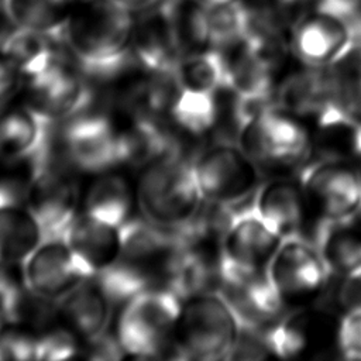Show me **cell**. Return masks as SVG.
Masks as SVG:
<instances>
[{"mask_svg": "<svg viewBox=\"0 0 361 361\" xmlns=\"http://www.w3.org/2000/svg\"><path fill=\"white\" fill-rule=\"evenodd\" d=\"M41 333L34 327L17 322L4 320L0 326V360L34 361L39 360Z\"/></svg>", "mask_w": 361, "mask_h": 361, "instance_id": "836d02e7", "label": "cell"}, {"mask_svg": "<svg viewBox=\"0 0 361 361\" xmlns=\"http://www.w3.org/2000/svg\"><path fill=\"white\" fill-rule=\"evenodd\" d=\"M240 323L217 290L202 292L182 300L175 330V358L227 360L234 348Z\"/></svg>", "mask_w": 361, "mask_h": 361, "instance_id": "8992f818", "label": "cell"}, {"mask_svg": "<svg viewBox=\"0 0 361 361\" xmlns=\"http://www.w3.org/2000/svg\"><path fill=\"white\" fill-rule=\"evenodd\" d=\"M357 44L355 32L344 18L314 10L303 14L289 34V47L305 66L329 68L345 56Z\"/></svg>", "mask_w": 361, "mask_h": 361, "instance_id": "2e32d148", "label": "cell"}, {"mask_svg": "<svg viewBox=\"0 0 361 361\" xmlns=\"http://www.w3.org/2000/svg\"><path fill=\"white\" fill-rule=\"evenodd\" d=\"M252 206L281 238L303 235L309 212L299 178L278 175L261 183L252 196Z\"/></svg>", "mask_w": 361, "mask_h": 361, "instance_id": "ffe728a7", "label": "cell"}, {"mask_svg": "<svg viewBox=\"0 0 361 361\" xmlns=\"http://www.w3.org/2000/svg\"><path fill=\"white\" fill-rule=\"evenodd\" d=\"M69 165L38 158L23 188V202L38 219L45 235L63 234L82 209L83 189Z\"/></svg>", "mask_w": 361, "mask_h": 361, "instance_id": "30bf717a", "label": "cell"}, {"mask_svg": "<svg viewBox=\"0 0 361 361\" xmlns=\"http://www.w3.org/2000/svg\"><path fill=\"white\" fill-rule=\"evenodd\" d=\"M182 300L166 288H149L128 298L116 323V338L131 358H175V330Z\"/></svg>", "mask_w": 361, "mask_h": 361, "instance_id": "5b68a950", "label": "cell"}, {"mask_svg": "<svg viewBox=\"0 0 361 361\" xmlns=\"http://www.w3.org/2000/svg\"><path fill=\"white\" fill-rule=\"evenodd\" d=\"M282 238L251 204L233 209L220 243V269L267 271Z\"/></svg>", "mask_w": 361, "mask_h": 361, "instance_id": "4fadbf2b", "label": "cell"}, {"mask_svg": "<svg viewBox=\"0 0 361 361\" xmlns=\"http://www.w3.org/2000/svg\"><path fill=\"white\" fill-rule=\"evenodd\" d=\"M0 3H1V0H0Z\"/></svg>", "mask_w": 361, "mask_h": 361, "instance_id": "b9f144b4", "label": "cell"}, {"mask_svg": "<svg viewBox=\"0 0 361 361\" xmlns=\"http://www.w3.org/2000/svg\"><path fill=\"white\" fill-rule=\"evenodd\" d=\"M358 157L361 158V121L358 126Z\"/></svg>", "mask_w": 361, "mask_h": 361, "instance_id": "ab89813d", "label": "cell"}, {"mask_svg": "<svg viewBox=\"0 0 361 361\" xmlns=\"http://www.w3.org/2000/svg\"><path fill=\"white\" fill-rule=\"evenodd\" d=\"M63 235L90 278L113 267L121 251V227L83 212L76 216Z\"/></svg>", "mask_w": 361, "mask_h": 361, "instance_id": "7402d4cb", "label": "cell"}, {"mask_svg": "<svg viewBox=\"0 0 361 361\" xmlns=\"http://www.w3.org/2000/svg\"><path fill=\"white\" fill-rule=\"evenodd\" d=\"M175 78L183 90L209 94L227 90L224 58L221 51L213 48L182 55L175 66Z\"/></svg>", "mask_w": 361, "mask_h": 361, "instance_id": "f546056e", "label": "cell"}, {"mask_svg": "<svg viewBox=\"0 0 361 361\" xmlns=\"http://www.w3.org/2000/svg\"><path fill=\"white\" fill-rule=\"evenodd\" d=\"M358 175H360V185H361V165L358 166Z\"/></svg>", "mask_w": 361, "mask_h": 361, "instance_id": "60d3db41", "label": "cell"}, {"mask_svg": "<svg viewBox=\"0 0 361 361\" xmlns=\"http://www.w3.org/2000/svg\"><path fill=\"white\" fill-rule=\"evenodd\" d=\"M133 13L113 0H79L65 25L62 44L86 76L109 79L133 62Z\"/></svg>", "mask_w": 361, "mask_h": 361, "instance_id": "6da1fadb", "label": "cell"}, {"mask_svg": "<svg viewBox=\"0 0 361 361\" xmlns=\"http://www.w3.org/2000/svg\"><path fill=\"white\" fill-rule=\"evenodd\" d=\"M179 245V231L159 227L145 219H130L121 227V251L117 261L94 278L114 303H124L149 288H165Z\"/></svg>", "mask_w": 361, "mask_h": 361, "instance_id": "7a4b0ae2", "label": "cell"}, {"mask_svg": "<svg viewBox=\"0 0 361 361\" xmlns=\"http://www.w3.org/2000/svg\"><path fill=\"white\" fill-rule=\"evenodd\" d=\"M89 278L63 234L45 235L21 262L23 283L51 300H59Z\"/></svg>", "mask_w": 361, "mask_h": 361, "instance_id": "5bb4252c", "label": "cell"}, {"mask_svg": "<svg viewBox=\"0 0 361 361\" xmlns=\"http://www.w3.org/2000/svg\"><path fill=\"white\" fill-rule=\"evenodd\" d=\"M20 92L21 102L49 124L87 109L90 99L82 69L58 52L42 69L23 79Z\"/></svg>", "mask_w": 361, "mask_h": 361, "instance_id": "8fae6325", "label": "cell"}, {"mask_svg": "<svg viewBox=\"0 0 361 361\" xmlns=\"http://www.w3.org/2000/svg\"><path fill=\"white\" fill-rule=\"evenodd\" d=\"M78 1H79V0H78Z\"/></svg>", "mask_w": 361, "mask_h": 361, "instance_id": "7bdbcfd3", "label": "cell"}, {"mask_svg": "<svg viewBox=\"0 0 361 361\" xmlns=\"http://www.w3.org/2000/svg\"><path fill=\"white\" fill-rule=\"evenodd\" d=\"M44 237L38 219L23 199L0 185V255L21 265Z\"/></svg>", "mask_w": 361, "mask_h": 361, "instance_id": "d4e9b609", "label": "cell"}, {"mask_svg": "<svg viewBox=\"0 0 361 361\" xmlns=\"http://www.w3.org/2000/svg\"><path fill=\"white\" fill-rule=\"evenodd\" d=\"M114 300L96 278H89L58 300L59 323L80 343L107 333Z\"/></svg>", "mask_w": 361, "mask_h": 361, "instance_id": "d6986e66", "label": "cell"}, {"mask_svg": "<svg viewBox=\"0 0 361 361\" xmlns=\"http://www.w3.org/2000/svg\"><path fill=\"white\" fill-rule=\"evenodd\" d=\"M116 1L118 6H121L123 8L131 11V13H140L157 3H159L161 0H113Z\"/></svg>", "mask_w": 361, "mask_h": 361, "instance_id": "f35d334b", "label": "cell"}, {"mask_svg": "<svg viewBox=\"0 0 361 361\" xmlns=\"http://www.w3.org/2000/svg\"><path fill=\"white\" fill-rule=\"evenodd\" d=\"M48 127L24 102L0 106V159L8 164L35 161L47 154Z\"/></svg>", "mask_w": 361, "mask_h": 361, "instance_id": "44dd1931", "label": "cell"}, {"mask_svg": "<svg viewBox=\"0 0 361 361\" xmlns=\"http://www.w3.org/2000/svg\"><path fill=\"white\" fill-rule=\"evenodd\" d=\"M299 180L314 226L353 219L361 210L358 166L348 158L324 157L307 162Z\"/></svg>", "mask_w": 361, "mask_h": 361, "instance_id": "52a82bcc", "label": "cell"}, {"mask_svg": "<svg viewBox=\"0 0 361 361\" xmlns=\"http://www.w3.org/2000/svg\"><path fill=\"white\" fill-rule=\"evenodd\" d=\"M274 7L279 11V14L283 17L286 23H290L292 25L303 16L299 13L310 0H272Z\"/></svg>", "mask_w": 361, "mask_h": 361, "instance_id": "74e56055", "label": "cell"}, {"mask_svg": "<svg viewBox=\"0 0 361 361\" xmlns=\"http://www.w3.org/2000/svg\"><path fill=\"white\" fill-rule=\"evenodd\" d=\"M203 3L210 48L223 51L245 38L251 7L243 0H203Z\"/></svg>", "mask_w": 361, "mask_h": 361, "instance_id": "4dcf8cb0", "label": "cell"}, {"mask_svg": "<svg viewBox=\"0 0 361 361\" xmlns=\"http://www.w3.org/2000/svg\"><path fill=\"white\" fill-rule=\"evenodd\" d=\"M227 89L240 99H274L276 71L245 41L221 51Z\"/></svg>", "mask_w": 361, "mask_h": 361, "instance_id": "484cf974", "label": "cell"}, {"mask_svg": "<svg viewBox=\"0 0 361 361\" xmlns=\"http://www.w3.org/2000/svg\"><path fill=\"white\" fill-rule=\"evenodd\" d=\"M137 204L135 188L126 175L116 169L94 175L92 183L83 190L80 212L123 227Z\"/></svg>", "mask_w": 361, "mask_h": 361, "instance_id": "4316f807", "label": "cell"}, {"mask_svg": "<svg viewBox=\"0 0 361 361\" xmlns=\"http://www.w3.org/2000/svg\"><path fill=\"white\" fill-rule=\"evenodd\" d=\"M267 274L286 312L314 302L331 276L316 244L303 235L282 238Z\"/></svg>", "mask_w": 361, "mask_h": 361, "instance_id": "9c48e42d", "label": "cell"}, {"mask_svg": "<svg viewBox=\"0 0 361 361\" xmlns=\"http://www.w3.org/2000/svg\"><path fill=\"white\" fill-rule=\"evenodd\" d=\"M329 330V314L299 307L288 310L274 326L265 330L272 355L295 358L323 343Z\"/></svg>", "mask_w": 361, "mask_h": 361, "instance_id": "603a6c76", "label": "cell"}, {"mask_svg": "<svg viewBox=\"0 0 361 361\" xmlns=\"http://www.w3.org/2000/svg\"><path fill=\"white\" fill-rule=\"evenodd\" d=\"M61 147L68 165L97 175L121 166L120 131L114 116L87 109L65 120Z\"/></svg>", "mask_w": 361, "mask_h": 361, "instance_id": "7c38bea8", "label": "cell"}, {"mask_svg": "<svg viewBox=\"0 0 361 361\" xmlns=\"http://www.w3.org/2000/svg\"><path fill=\"white\" fill-rule=\"evenodd\" d=\"M313 243L334 278L361 276V221H323L313 228Z\"/></svg>", "mask_w": 361, "mask_h": 361, "instance_id": "cb8c5ba5", "label": "cell"}, {"mask_svg": "<svg viewBox=\"0 0 361 361\" xmlns=\"http://www.w3.org/2000/svg\"><path fill=\"white\" fill-rule=\"evenodd\" d=\"M274 103L314 127L347 116L337 100L329 68L303 65L288 73L275 87Z\"/></svg>", "mask_w": 361, "mask_h": 361, "instance_id": "9a60e30c", "label": "cell"}, {"mask_svg": "<svg viewBox=\"0 0 361 361\" xmlns=\"http://www.w3.org/2000/svg\"><path fill=\"white\" fill-rule=\"evenodd\" d=\"M23 75L16 63L0 51V106L11 102L21 90Z\"/></svg>", "mask_w": 361, "mask_h": 361, "instance_id": "d590c367", "label": "cell"}, {"mask_svg": "<svg viewBox=\"0 0 361 361\" xmlns=\"http://www.w3.org/2000/svg\"><path fill=\"white\" fill-rule=\"evenodd\" d=\"M131 56L135 66L159 73H173L182 56L166 0L140 11L134 18Z\"/></svg>", "mask_w": 361, "mask_h": 361, "instance_id": "ac0fdd59", "label": "cell"}, {"mask_svg": "<svg viewBox=\"0 0 361 361\" xmlns=\"http://www.w3.org/2000/svg\"><path fill=\"white\" fill-rule=\"evenodd\" d=\"M18 264H13L6 261L1 255H0V303L3 306L6 298L16 289L18 288L21 283L20 281H17L13 268L17 267ZM4 310V309H3Z\"/></svg>", "mask_w": 361, "mask_h": 361, "instance_id": "8d00e7d4", "label": "cell"}, {"mask_svg": "<svg viewBox=\"0 0 361 361\" xmlns=\"http://www.w3.org/2000/svg\"><path fill=\"white\" fill-rule=\"evenodd\" d=\"M203 200L237 207L252 199L262 172L233 141L220 140L192 158Z\"/></svg>", "mask_w": 361, "mask_h": 361, "instance_id": "ba28073f", "label": "cell"}, {"mask_svg": "<svg viewBox=\"0 0 361 361\" xmlns=\"http://www.w3.org/2000/svg\"><path fill=\"white\" fill-rule=\"evenodd\" d=\"M235 142L261 172L275 176L303 168L314 151L313 133L307 123L275 103L244 120Z\"/></svg>", "mask_w": 361, "mask_h": 361, "instance_id": "277c9868", "label": "cell"}, {"mask_svg": "<svg viewBox=\"0 0 361 361\" xmlns=\"http://www.w3.org/2000/svg\"><path fill=\"white\" fill-rule=\"evenodd\" d=\"M135 193L145 220L175 231L185 228L203 204L192 159L183 152L166 154L140 169Z\"/></svg>", "mask_w": 361, "mask_h": 361, "instance_id": "3957f363", "label": "cell"}, {"mask_svg": "<svg viewBox=\"0 0 361 361\" xmlns=\"http://www.w3.org/2000/svg\"><path fill=\"white\" fill-rule=\"evenodd\" d=\"M56 41L44 32L16 27L4 39L0 51H3L20 69L23 79L42 69L56 54Z\"/></svg>", "mask_w": 361, "mask_h": 361, "instance_id": "1f68e13d", "label": "cell"}, {"mask_svg": "<svg viewBox=\"0 0 361 361\" xmlns=\"http://www.w3.org/2000/svg\"><path fill=\"white\" fill-rule=\"evenodd\" d=\"M329 69L343 111L361 121V42Z\"/></svg>", "mask_w": 361, "mask_h": 361, "instance_id": "d6a6232c", "label": "cell"}, {"mask_svg": "<svg viewBox=\"0 0 361 361\" xmlns=\"http://www.w3.org/2000/svg\"><path fill=\"white\" fill-rule=\"evenodd\" d=\"M336 338L338 351L344 358L361 360V307L343 314Z\"/></svg>", "mask_w": 361, "mask_h": 361, "instance_id": "e575fe53", "label": "cell"}, {"mask_svg": "<svg viewBox=\"0 0 361 361\" xmlns=\"http://www.w3.org/2000/svg\"><path fill=\"white\" fill-rule=\"evenodd\" d=\"M11 20L18 27L47 34L62 44L69 14L78 0H3Z\"/></svg>", "mask_w": 361, "mask_h": 361, "instance_id": "f1b7e54d", "label": "cell"}, {"mask_svg": "<svg viewBox=\"0 0 361 361\" xmlns=\"http://www.w3.org/2000/svg\"><path fill=\"white\" fill-rule=\"evenodd\" d=\"M219 94L179 89L166 123L189 137L206 135L219 126L221 117Z\"/></svg>", "mask_w": 361, "mask_h": 361, "instance_id": "83f0119b", "label": "cell"}, {"mask_svg": "<svg viewBox=\"0 0 361 361\" xmlns=\"http://www.w3.org/2000/svg\"><path fill=\"white\" fill-rule=\"evenodd\" d=\"M217 292L231 307L240 327L265 331L286 313L267 271L220 269Z\"/></svg>", "mask_w": 361, "mask_h": 361, "instance_id": "e0dca14e", "label": "cell"}]
</instances>
